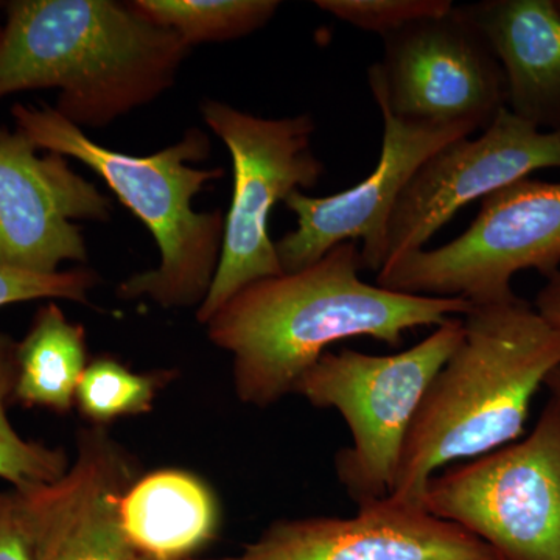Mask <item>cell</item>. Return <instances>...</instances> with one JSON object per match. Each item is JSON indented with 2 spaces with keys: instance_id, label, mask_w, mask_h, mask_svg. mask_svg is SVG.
Returning <instances> with one entry per match:
<instances>
[{
  "instance_id": "6da1fadb",
  "label": "cell",
  "mask_w": 560,
  "mask_h": 560,
  "mask_svg": "<svg viewBox=\"0 0 560 560\" xmlns=\"http://www.w3.org/2000/svg\"><path fill=\"white\" fill-rule=\"evenodd\" d=\"M360 248L346 242L300 271L250 283L206 324L215 348L230 353L235 397L272 407L330 346L368 337L399 348L405 334L463 318L458 298L416 296L360 278Z\"/></svg>"
},
{
  "instance_id": "7a4b0ae2",
  "label": "cell",
  "mask_w": 560,
  "mask_h": 560,
  "mask_svg": "<svg viewBox=\"0 0 560 560\" xmlns=\"http://www.w3.org/2000/svg\"><path fill=\"white\" fill-rule=\"evenodd\" d=\"M0 28V101L58 90V114L105 128L172 90L191 47L114 0H13Z\"/></svg>"
},
{
  "instance_id": "3957f363",
  "label": "cell",
  "mask_w": 560,
  "mask_h": 560,
  "mask_svg": "<svg viewBox=\"0 0 560 560\" xmlns=\"http://www.w3.org/2000/svg\"><path fill=\"white\" fill-rule=\"evenodd\" d=\"M463 326L412 420L390 499L422 504L445 467L521 440L534 397L560 366V329L517 294L471 304Z\"/></svg>"
},
{
  "instance_id": "277c9868",
  "label": "cell",
  "mask_w": 560,
  "mask_h": 560,
  "mask_svg": "<svg viewBox=\"0 0 560 560\" xmlns=\"http://www.w3.org/2000/svg\"><path fill=\"white\" fill-rule=\"evenodd\" d=\"M16 130L36 149L80 161L105 180L117 200L131 210L153 235L160 265L132 275L117 289L125 301L149 300L158 307H201L208 296L223 248L224 213L197 212L191 201L223 168L195 164L210 156L209 136L200 128L147 156L110 150L70 124L54 106L18 105L11 109Z\"/></svg>"
},
{
  "instance_id": "5b68a950",
  "label": "cell",
  "mask_w": 560,
  "mask_h": 560,
  "mask_svg": "<svg viewBox=\"0 0 560 560\" xmlns=\"http://www.w3.org/2000/svg\"><path fill=\"white\" fill-rule=\"evenodd\" d=\"M463 337V318H451L394 355L326 352L298 381L293 394L319 410L340 412L348 425L352 444L335 455V474L357 506L393 492L412 420Z\"/></svg>"
},
{
  "instance_id": "8992f818",
  "label": "cell",
  "mask_w": 560,
  "mask_h": 560,
  "mask_svg": "<svg viewBox=\"0 0 560 560\" xmlns=\"http://www.w3.org/2000/svg\"><path fill=\"white\" fill-rule=\"evenodd\" d=\"M201 114L230 150L234 173L219 268L195 312L206 326L245 287L283 275L268 221L290 194L319 183L324 164L313 151L316 124L311 114L268 119L212 98L201 103Z\"/></svg>"
},
{
  "instance_id": "52a82bcc",
  "label": "cell",
  "mask_w": 560,
  "mask_h": 560,
  "mask_svg": "<svg viewBox=\"0 0 560 560\" xmlns=\"http://www.w3.org/2000/svg\"><path fill=\"white\" fill-rule=\"evenodd\" d=\"M422 504L501 560H560V401L521 440L434 475Z\"/></svg>"
},
{
  "instance_id": "ba28073f",
  "label": "cell",
  "mask_w": 560,
  "mask_h": 560,
  "mask_svg": "<svg viewBox=\"0 0 560 560\" xmlns=\"http://www.w3.org/2000/svg\"><path fill=\"white\" fill-rule=\"evenodd\" d=\"M560 183L523 178L481 200L469 228L440 248L400 257L377 285L430 298L488 304L515 296L517 272L560 270Z\"/></svg>"
},
{
  "instance_id": "9c48e42d",
  "label": "cell",
  "mask_w": 560,
  "mask_h": 560,
  "mask_svg": "<svg viewBox=\"0 0 560 560\" xmlns=\"http://www.w3.org/2000/svg\"><path fill=\"white\" fill-rule=\"evenodd\" d=\"M368 81L375 102L419 124L477 132L506 108L503 69L463 7L383 38Z\"/></svg>"
},
{
  "instance_id": "30bf717a",
  "label": "cell",
  "mask_w": 560,
  "mask_h": 560,
  "mask_svg": "<svg viewBox=\"0 0 560 560\" xmlns=\"http://www.w3.org/2000/svg\"><path fill=\"white\" fill-rule=\"evenodd\" d=\"M383 138L377 167L357 186L316 198L296 190L283 206L296 215V228L275 243L283 272L300 271L335 246L361 242L363 270L381 272L385 265L386 231L400 195L423 162L442 147L469 138L464 127L419 124L397 117L385 103Z\"/></svg>"
},
{
  "instance_id": "8fae6325",
  "label": "cell",
  "mask_w": 560,
  "mask_h": 560,
  "mask_svg": "<svg viewBox=\"0 0 560 560\" xmlns=\"http://www.w3.org/2000/svg\"><path fill=\"white\" fill-rule=\"evenodd\" d=\"M545 168H560V130L501 109L478 138L455 140L420 165L390 215L383 268L423 249L470 202Z\"/></svg>"
},
{
  "instance_id": "7c38bea8",
  "label": "cell",
  "mask_w": 560,
  "mask_h": 560,
  "mask_svg": "<svg viewBox=\"0 0 560 560\" xmlns=\"http://www.w3.org/2000/svg\"><path fill=\"white\" fill-rule=\"evenodd\" d=\"M36 151L24 132L0 127V267L51 275L65 261H88L73 221L106 223L113 202L68 158Z\"/></svg>"
},
{
  "instance_id": "4fadbf2b",
  "label": "cell",
  "mask_w": 560,
  "mask_h": 560,
  "mask_svg": "<svg viewBox=\"0 0 560 560\" xmlns=\"http://www.w3.org/2000/svg\"><path fill=\"white\" fill-rule=\"evenodd\" d=\"M68 471L54 482L13 489L35 560H132L121 501L140 477L138 460L108 427L77 434Z\"/></svg>"
},
{
  "instance_id": "5bb4252c",
  "label": "cell",
  "mask_w": 560,
  "mask_h": 560,
  "mask_svg": "<svg viewBox=\"0 0 560 560\" xmlns=\"http://www.w3.org/2000/svg\"><path fill=\"white\" fill-rule=\"evenodd\" d=\"M215 560H501L485 541L422 504L386 497L350 517L272 522L237 555Z\"/></svg>"
},
{
  "instance_id": "9a60e30c",
  "label": "cell",
  "mask_w": 560,
  "mask_h": 560,
  "mask_svg": "<svg viewBox=\"0 0 560 560\" xmlns=\"http://www.w3.org/2000/svg\"><path fill=\"white\" fill-rule=\"evenodd\" d=\"M463 7L499 60L506 108L560 130V13L555 0H485Z\"/></svg>"
},
{
  "instance_id": "2e32d148",
  "label": "cell",
  "mask_w": 560,
  "mask_h": 560,
  "mask_svg": "<svg viewBox=\"0 0 560 560\" xmlns=\"http://www.w3.org/2000/svg\"><path fill=\"white\" fill-rule=\"evenodd\" d=\"M121 521L138 555L187 560L215 539L221 504L194 471L160 469L132 482L121 501Z\"/></svg>"
},
{
  "instance_id": "e0dca14e",
  "label": "cell",
  "mask_w": 560,
  "mask_h": 560,
  "mask_svg": "<svg viewBox=\"0 0 560 560\" xmlns=\"http://www.w3.org/2000/svg\"><path fill=\"white\" fill-rule=\"evenodd\" d=\"M16 386L13 399L27 408L68 415L90 364L86 331L69 320L55 302L33 316L24 340L18 341Z\"/></svg>"
},
{
  "instance_id": "ac0fdd59",
  "label": "cell",
  "mask_w": 560,
  "mask_h": 560,
  "mask_svg": "<svg viewBox=\"0 0 560 560\" xmlns=\"http://www.w3.org/2000/svg\"><path fill=\"white\" fill-rule=\"evenodd\" d=\"M147 21L175 32L189 47L226 43L260 31L278 13V0H135Z\"/></svg>"
},
{
  "instance_id": "d6986e66",
  "label": "cell",
  "mask_w": 560,
  "mask_h": 560,
  "mask_svg": "<svg viewBox=\"0 0 560 560\" xmlns=\"http://www.w3.org/2000/svg\"><path fill=\"white\" fill-rule=\"evenodd\" d=\"M168 372L140 374L110 355L91 360L75 394V407L91 425L108 427L131 416L147 415L165 383Z\"/></svg>"
},
{
  "instance_id": "ffe728a7",
  "label": "cell",
  "mask_w": 560,
  "mask_h": 560,
  "mask_svg": "<svg viewBox=\"0 0 560 560\" xmlns=\"http://www.w3.org/2000/svg\"><path fill=\"white\" fill-rule=\"evenodd\" d=\"M16 349L18 341L0 331V478L11 489L60 480L70 466L65 448L24 440L11 425L7 408L16 386Z\"/></svg>"
},
{
  "instance_id": "44dd1931",
  "label": "cell",
  "mask_w": 560,
  "mask_h": 560,
  "mask_svg": "<svg viewBox=\"0 0 560 560\" xmlns=\"http://www.w3.org/2000/svg\"><path fill=\"white\" fill-rule=\"evenodd\" d=\"M315 5L360 31L386 38L453 10L451 0H318Z\"/></svg>"
},
{
  "instance_id": "7402d4cb",
  "label": "cell",
  "mask_w": 560,
  "mask_h": 560,
  "mask_svg": "<svg viewBox=\"0 0 560 560\" xmlns=\"http://www.w3.org/2000/svg\"><path fill=\"white\" fill-rule=\"evenodd\" d=\"M101 283V276L91 268L39 275L0 267V307L18 302L65 300L90 305V294Z\"/></svg>"
},
{
  "instance_id": "603a6c76",
  "label": "cell",
  "mask_w": 560,
  "mask_h": 560,
  "mask_svg": "<svg viewBox=\"0 0 560 560\" xmlns=\"http://www.w3.org/2000/svg\"><path fill=\"white\" fill-rule=\"evenodd\" d=\"M0 560H35L13 489L0 490Z\"/></svg>"
},
{
  "instance_id": "cb8c5ba5",
  "label": "cell",
  "mask_w": 560,
  "mask_h": 560,
  "mask_svg": "<svg viewBox=\"0 0 560 560\" xmlns=\"http://www.w3.org/2000/svg\"><path fill=\"white\" fill-rule=\"evenodd\" d=\"M534 308L548 323L560 329V270L548 279L547 285L537 293Z\"/></svg>"
},
{
  "instance_id": "d4e9b609",
  "label": "cell",
  "mask_w": 560,
  "mask_h": 560,
  "mask_svg": "<svg viewBox=\"0 0 560 560\" xmlns=\"http://www.w3.org/2000/svg\"><path fill=\"white\" fill-rule=\"evenodd\" d=\"M545 388L548 389L551 397H555L556 400L560 401V366L558 370L552 372L550 378H548L547 385H545Z\"/></svg>"
},
{
  "instance_id": "484cf974",
  "label": "cell",
  "mask_w": 560,
  "mask_h": 560,
  "mask_svg": "<svg viewBox=\"0 0 560 560\" xmlns=\"http://www.w3.org/2000/svg\"><path fill=\"white\" fill-rule=\"evenodd\" d=\"M132 560H164V559H158V558H151V556L138 555Z\"/></svg>"
},
{
  "instance_id": "4316f807",
  "label": "cell",
  "mask_w": 560,
  "mask_h": 560,
  "mask_svg": "<svg viewBox=\"0 0 560 560\" xmlns=\"http://www.w3.org/2000/svg\"><path fill=\"white\" fill-rule=\"evenodd\" d=\"M556 7H558L559 13H560V0H555Z\"/></svg>"
},
{
  "instance_id": "83f0119b",
  "label": "cell",
  "mask_w": 560,
  "mask_h": 560,
  "mask_svg": "<svg viewBox=\"0 0 560 560\" xmlns=\"http://www.w3.org/2000/svg\"><path fill=\"white\" fill-rule=\"evenodd\" d=\"M0 5H2V3H0ZM0 28H2V27H0Z\"/></svg>"
}]
</instances>
